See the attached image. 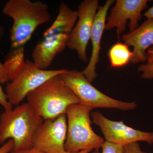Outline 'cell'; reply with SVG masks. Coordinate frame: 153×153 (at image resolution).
<instances>
[{"label":"cell","instance_id":"obj_1","mask_svg":"<svg viewBox=\"0 0 153 153\" xmlns=\"http://www.w3.org/2000/svg\"><path fill=\"white\" fill-rule=\"evenodd\" d=\"M2 13L13 20L10 30L11 48L25 47L36 29L52 18L49 6L41 1L9 0Z\"/></svg>","mask_w":153,"mask_h":153},{"label":"cell","instance_id":"obj_2","mask_svg":"<svg viewBox=\"0 0 153 153\" xmlns=\"http://www.w3.org/2000/svg\"><path fill=\"white\" fill-rule=\"evenodd\" d=\"M78 15L77 11L73 10L63 2L60 3L57 17L33 50V61L39 68L45 70L49 68L55 57L65 49Z\"/></svg>","mask_w":153,"mask_h":153},{"label":"cell","instance_id":"obj_3","mask_svg":"<svg viewBox=\"0 0 153 153\" xmlns=\"http://www.w3.org/2000/svg\"><path fill=\"white\" fill-rule=\"evenodd\" d=\"M26 97L33 111L44 120L66 114L70 105L79 103L78 98L60 74L51 77Z\"/></svg>","mask_w":153,"mask_h":153},{"label":"cell","instance_id":"obj_4","mask_svg":"<svg viewBox=\"0 0 153 153\" xmlns=\"http://www.w3.org/2000/svg\"><path fill=\"white\" fill-rule=\"evenodd\" d=\"M44 120L27 102L4 110L0 115V145L12 139L14 142V149L32 147L33 136Z\"/></svg>","mask_w":153,"mask_h":153},{"label":"cell","instance_id":"obj_5","mask_svg":"<svg viewBox=\"0 0 153 153\" xmlns=\"http://www.w3.org/2000/svg\"><path fill=\"white\" fill-rule=\"evenodd\" d=\"M94 108L83 105H70L66 114L67 136L65 149L69 152H77L83 150L99 149L105 141L95 133L91 127L90 113Z\"/></svg>","mask_w":153,"mask_h":153},{"label":"cell","instance_id":"obj_6","mask_svg":"<svg viewBox=\"0 0 153 153\" xmlns=\"http://www.w3.org/2000/svg\"><path fill=\"white\" fill-rule=\"evenodd\" d=\"M60 76L76 96L79 104L93 108H114L123 111H129L137 107L136 102L117 100L102 93L91 85L82 71L66 69Z\"/></svg>","mask_w":153,"mask_h":153},{"label":"cell","instance_id":"obj_7","mask_svg":"<svg viewBox=\"0 0 153 153\" xmlns=\"http://www.w3.org/2000/svg\"><path fill=\"white\" fill-rule=\"evenodd\" d=\"M66 69H41L33 60L27 59L22 71L15 78L6 83L5 93L12 105H18L35 90L51 77L64 73Z\"/></svg>","mask_w":153,"mask_h":153},{"label":"cell","instance_id":"obj_8","mask_svg":"<svg viewBox=\"0 0 153 153\" xmlns=\"http://www.w3.org/2000/svg\"><path fill=\"white\" fill-rule=\"evenodd\" d=\"M99 7L98 0H84L81 2L77 11L78 21L68 36L66 47L76 51L79 59L83 62L88 61L86 49Z\"/></svg>","mask_w":153,"mask_h":153},{"label":"cell","instance_id":"obj_9","mask_svg":"<svg viewBox=\"0 0 153 153\" xmlns=\"http://www.w3.org/2000/svg\"><path fill=\"white\" fill-rule=\"evenodd\" d=\"M67 130L66 114L44 120L33 136V146L45 153L64 152Z\"/></svg>","mask_w":153,"mask_h":153},{"label":"cell","instance_id":"obj_10","mask_svg":"<svg viewBox=\"0 0 153 153\" xmlns=\"http://www.w3.org/2000/svg\"><path fill=\"white\" fill-rule=\"evenodd\" d=\"M92 122L100 128L106 141L121 145H126L139 141L153 144V132H146L128 126L123 121H114L108 119L101 113H91Z\"/></svg>","mask_w":153,"mask_h":153},{"label":"cell","instance_id":"obj_11","mask_svg":"<svg viewBox=\"0 0 153 153\" xmlns=\"http://www.w3.org/2000/svg\"><path fill=\"white\" fill-rule=\"evenodd\" d=\"M147 0H117L106 19L105 30L116 28L118 37L125 31L128 21L130 32L139 27L142 12L148 7Z\"/></svg>","mask_w":153,"mask_h":153},{"label":"cell","instance_id":"obj_12","mask_svg":"<svg viewBox=\"0 0 153 153\" xmlns=\"http://www.w3.org/2000/svg\"><path fill=\"white\" fill-rule=\"evenodd\" d=\"M114 1V0H108L103 6H100L94 21L90 38L92 44L91 55L87 66L82 71L91 83L97 76L96 66L100 60V43L105 30L107 15L110 7Z\"/></svg>","mask_w":153,"mask_h":153},{"label":"cell","instance_id":"obj_13","mask_svg":"<svg viewBox=\"0 0 153 153\" xmlns=\"http://www.w3.org/2000/svg\"><path fill=\"white\" fill-rule=\"evenodd\" d=\"M122 39L127 46L133 47L131 63L145 62L146 49L153 45V19H148L136 30L123 34Z\"/></svg>","mask_w":153,"mask_h":153},{"label":"cell","instance_id":"obj_14","mask_svg":"<svg viewBox=\"0 0 153 153\" xmlns=\"http://www.w3.org/2000/svg\"><path fill=\"white\" fill-rule=\"evenodd\" d=\"M25 47L10 48L4 64L8 74L10 81L15 79L25 66Z\"/></svg>","mask_w":153,"mask_h":153},{"label":"cell","instance_id":"obj_15","mask_svg":"<svg viewBox=\"0 0 153 153\" xmlns=\"http://www.w3.org/2000/svg\"><path fill=\"white\" fill-rule=\"evenodd\" d=\"M132 52L124 43L118 42L113 45L108 51V56L112 68H120L131 61Z\"/></svg>","mask_w":153,"mask_h":153},{"label":"cell","instance_id":"obj_16","mask_svg":"<svg viewBox=\"0 0 153 153\" xmlns=\"http://www.w3.org/2000/svg\"><path fill=\"white\" fill-rule=\"evenodd\" d=\"M102 151L100 153L99 149L95 150L92 153H123L124 147L105 141L102 146Z\"/></svg>","mask_w":153,"mask_h":153},{"label":"cell","instance_id":"obj_17","mask_svg":"<svg viewBox=\"0 0 153 153\" xmlns=\"http://www.w3.org/2000/svg\"><path fill=\"white\" fill-rule=\"evenodd\" d=\"M138 71L141 72V76L143 79H153V61L140 65Z\"/></svg>","mask_w":153,"mask_h":153},{"label":"cell","instance_id":"obj_18","mask_svg":"<svg viewBox=\"0 0 153 153\" xmlns=\"http://www.w3.org/2000/svg\"><path fill=\"white\" fill-rule=\"evenodd\" d=\"M4 34V28L2 26H0V41L3 38ZM10 82L8 74L7 72L4 63L0 61V82L1 83H7Z\"/></svg>","mask_w":153,"mask_h":153},{"label":"cell","instance_id":"obj_19","mask_svg":"<svg viewBox=\"0 0 153 153\" xmlns=\"http://www.w3.org/2000/svg\"><path fill=\"white\" fill-rule=\"evenodd\" d=\"M0 105L4 108L5 111H8L13 108V105L9 102L5 92L3 90L0 82Z\"/></svg>","mask_w":153,"mask_h":153},{"label":"cell","instance_id":"obj_20","mask_svg":"<svg viewBox=\"0 0 153 153\" xmlns=\"http://www.w3.org/2000/svg\"><path fill=\"white\" fill-rule=\"evenodd\" d=\"M123 153H147L141 149L138 142H134L124 146Z\"/></svg>","mask_w":153,"mask_h":153},{"label":"cell","instance_id":"obj_21","mask_svg":"<svg viewBox=\"0 0 153 153\" xmlns=\"http://www.w3.org/2000/svg\"><path fill=\"white\" fill-rule=\"evenodd\" d=\"M14 148L13 140H9L0 147V153H9L13 150Z\"/></svg>","mask_w":153,"mask_h":153},{"label":"cell","instance_id":"obj_22","mask_svg":"<svg viewBox=\"0 0 153 153\" xmlns=\"http://www.w3.org/2000/svg\"><path fill=\"white\" fill-rule=\"evenodd\" d=\"M9 153H45L36 149L34 147L25 149L15 150H13Z\"/></svg>","mask_w":153,"mask_h":153},{"label":"cell","instance_id":"obj_23","mask_svg":"<svg viewBox=\"0 0 153 153\" xmlns=\"http://www.w3.org/2000/svg\"><path fill=\"white\" fill-rule=\"evenodd\" d=\"M147 63H150L153 61V45L152 47L149 49L147 52L146 53Z\"/></svg>","mask_w":153,"mask_h":153},{"label":"cell","instance_id":"obj_24","mask_svg":"<svg viewBox=\"0 0 153 153\" xmlns=\"http://www.w3.org/2000/svg\"><path fill=\"white\" fill-rule=\"evenodd\" d=\"M144 16L148 19H153V6L145 13Z\"/></svg>","mask_w":153,"mask_h":153},{"label":"cell","instance_id":"obj_25","mask_svg":"<svg viewBox=\"0 0 153 153\" xmlns=\"http://www.w3.org/2000/svg\"><path fill=\"white\" fill-rule=\"evenodd\" d=\"M91 150L89 149H86V150H82L81 151H79V152H67L65 151L64 152L62 153H89L91 152Z\"/></svg>","mask_w":153,"mask_h":153}]
</instances>
